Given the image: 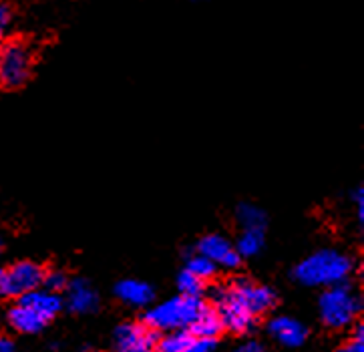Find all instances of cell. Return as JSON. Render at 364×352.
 I'll list each match as a JSON object with an SVG mask.
<instances>
[{
  "label": "cell",
  "instance_id": "1",
  "mask_svg": "<svg viewBox=\"0 0 364 352\" xmlns=\"http://www.w3.org/2000/svg\"><path fill=\"white\" fill-rule=\"evenodd\" d=\"M354 270L350 256L338 250H318L304 258L294 268V280L310 288H330L336 284H346Z\"/></svg>",
  "mask_w": 364,
  "mask_h": 352
},
{
  "label": "cell",
  "instance_id": "2",
  "mask_svg": "<svg viewBox=\"0 0 364 352\" xmlns=\"http://www.w3.org/2000/svg\"><path fill=\"white\" fill-rule=\"evenodd\" d=\"M205 302L201 298H191L179 294L176 298H169L161 304H155L145 312V326L151 330H189V326L198 320L205 310Z\"/></svg>",
  "mask_w": 364,
  "mask_h": 352
},
{
  "label": "cell",
  "instance_id": "3",
  "mask_svg": "<svg viewBox=\"0 0 364 352\" xmlns=\"http://www.w3.org/2000/svg\"><path fill=\"white\" fill-rule=\"evenodd\" d=\"M320 318L328 329L341 330L350 326L363 310V300L348 284L330 286L318 300Z\"/></svg>",
  "mask_w": 364,
  "mask_h": 352
},
{
  "label": "cell",
  "instance_id": "4",
  "mask_svg": "<svg viewBox=\"0 0 364 352\" xmlns=\"http://www.w3.org/2000/svg\"><path fill=\"white\" fill-rule=\"evenodd\" d=\"M33 48L21 38L6 41L0 45V87L18 89L33 75Z\"/></svg>",
  "mask_w": 364,
  "mask_h": 352
},
{
  "label": "cell",
  "instance_id": "5",
  "mask_svg": "<svg viewBox=\"0 0 364 352\" xmlns=\"http://www.w3.org/2000/svg\"><path fill=\"white\" fill-rule=\"evenodd\" d=\"M213 304H215V312L222 318L223 330H232L234 334H246L254 329L256 324V316L250 314L244 306L235 300L228 284L225 286H218L212 294Z\"/></svg>",
  "mask_w": 364,
  "mask_h": 352
},
{
  "label": "cell",
  "instance_id": "6",
  "mask_svg": "<svg viewBox=\"0 0 364 352\" xmlns=\"http://www.w3.org/2000/svg\"><path fill=\"white\" fill-rule=\"evenodd\" d=\"M45 270L36 262H16L4 270V290L2 298H21L24 294L43 288Z\"/></svg>",
  "mask_w": 364,
  "mask_h": 352
},
{
  "label": "cell",
  "instance_id": "7",
  "mask_svg": "<svg viewBox=\"0 0 364 352\" xmlns=\"http://www.w3.org/2000/svg\"><path fill=\"white\" fill-rule=\"evenodd\" d=\"M228 288H230V292H232L235 300L256 318L272 310L274 304H276V292L268 286L254 284V282L240 278V280L228 284Z\"/></svg>",
  "mask_w": 364,
  "mask_h": 352
},
{
  "label": "cell",
  "instance_id": "8",
  "mask_svg": "<svg viewBox=\"0 0 364 352\" xmlns=\"http://www.w3.org/2000/svg\"><path fill=\"white\" fill-rule=\"evenodd\" d=\"M157 332L145 324L125 322L113 334V351L115 352H155Z\"/></svg>",
  "mask_w": 364,
  "mask_h": 352
},
{
  "label": "cell",
  "instance_id": "9",
  "mask_svg": "<svg viewBox=\"0 0 364 352\" xmlns=\"http://www.w3.org/2000/svg\"><path fill=\"white\" fill-rule=\"evenodd\" d=\"M198 254L212 260L218 268H225V270H234L240 266L242 256L237 254L235 246L220 234H208L198 242Z\"/></svg>",
  "mask_w": 364,
  "mask_h": 352
},
{
  "label": "cell",
  "instance_id": "10",
  "mask_svg": "<svg viewBox=\"0 0 364 352\" xmlns=\"http://www.w3.org/2000/svg\"><path fill=\"white\" fill-rule=\"evenodd\" d=\"M65 292L67 296L63 304H67V308L75 314H89V312H95L99 306V296L95 292V288L82 278H75L69 282Z\"/></svg>",
  "mask_w": 364,
  "mask_h": 352
},
{
  "label": "cell",
  "instance_id": "11",
  "mask_svg": "<svg viewBox=\"0 0 364 352\" xmlns=\"http://www.w3.org/2000/svg\"><path fill=\"white\" fill-rule=\"evenodd\" d=\"M268 332L272 334V338L276 342H280L288 348H296L302 346L308 336V329L300 320L290 316H276L272 318L268 324Z\"/></svg>",
  "mask_w": 364,
  "mask_h": 352
},
{
  "label": "cell",
  "instance_id": "12",
  "mask_svg": "<svg viewBox=\"0 0 364 352\" xmlns=\"http://www.w3.org/2000/svg\"><path fill=\"white\" fill-rule=\"evenodd\" d=\"M18 304L26 306V308H31L33 312H36L41 318H45V320H53V318L59 314L60 310H63V298H60V294L57 292H50L47 288H36L33 292L24 294L18 298Z\"/></svg>",
  "mask_w": 364,
  "mask_h": 352
},
{
  "label": "cell",
  "instance_id": "13",
  "mask_svg": "<svg viewBox=\"0 0 364 352\" xmlns=\"http://www.w3.org/2000/svg\"><path fill=\"white\" fill-rule=\"evenodd\" d=\"M115 294L117 298L123 302V304L133 306V308H145L153 302V288L143 280H133V278H127V280H121L115 286Z\"/></svg>",
  "mask_w": 364,
  "mask_h": 352
},
{
  "label": "cell",
  "instance_id": "14",
  "mask_svg": "<svg viewBox=\"0 0 364 352\" xmlns=\"http://www.w3.org/2000/svg\"><path fill=\"white\" fill-rule=\"evenodd\" d=\"M6 320H9L11 329L21 332V334H36L48 324L45 318H41L31 308L18 304V302L6 312Z\"/></svg>",
  "mask_w": 364,
  "mask_h": 352
},
{
  "label": "cell",
  "instance_id": "15",
  "mask_svg": "<svg viewBox=\"0 0 364 352\" xmlns=\"http://www.w3.org/2000/svg\"><path fill=\"white\" fill-rule=\"evenodd\" d=\"M189 332L200 338H218L223 332V324L215 308L205 306V310L198 316V320L189 326Z\"/></svg>",
  "mask_w": 364,
  "mask_h": 352
},
{
  "label": "cell",
  "instance_id": "16",
  "mask_svg": "<svg viewBox=\"0 0 364 352\" xmlns=\"http://www.w3.org/2000/svg\"><path fill=\"white\" fill-rule=\"evenodd\" d=\"M193 342L196 336L189 330H171L157 338L155 352H193Z\"/></svg>",
  "mask_w": 364,
  "mask_h": 352
},
{
  "label": "cell",
  "instance_id": "17",
  "mask_svg": "<svg viewBox=\"0 0 364 352\" xmlns=\"http://www.w3.org/2000/svg\"><path fill=\"white\" fill-rule=\"evenodd\" d=\"M266 244V230H242L234 246L242 258L258 256Z\"/></svg>",
  "mask_w": 364,
  "mask_h": 352
},
{
  "label": "cell",
  "instance_id": "18",
  "mask_svg": "<svg viewBox=\"0 0 364 352\" xmlns=\"http://www.w3.org/2000/svg\"><path fill=\"white\" fill-rule=\"evenodd\" d=\"M235 220L242 230H266V211L254 203H240L235 210Z\"/></svg>",
  "mask_w": 364,
  "mask_h": 352
},
{
  "label": "cell",
  "instance_id": "19",
  "mask_svg": "<svg viewBox=\"0 0 364 352\" xmlns=\"http://www.w3.org/2000/svg\"><path fill=\"white\" fill-rule=\"evenodd\" d=\"M186 270L191 272L193 276H198L200 280L208 282L212 280L213 276H215V272H218V266L213 264L212 260H208L205 256H201V254H191L188 258V264H186Z\"/></svg>",
  "mask_w": 364,
  "mask_h": 352
},
{
  "label": "cell",
  "instance_id": "20",
  "mask_svg": "<svg viewBox=\"0 0 364 352\" xmlns=\"http://www.w3.org/2000/svg\"><path fill=\"white\" fill-rule=\"evenodd\" d=\"M177 288L183 296H191V298H201V294L205 292V282L200 280L198 276H193L191 272L183 270L177 278Z\"/></svg>",
  "mask_w": 364,
  "mask_h": 352
},
{
  "label": "cell",
  "instance_id": "21",
  "mask_svg": "<svg viewBox=\"0 0 364 352\" xmlns=\"http://www.w3.org/2000/svg\"><path fill=\"white\" fill-rule=\"evenodd\" d=\"M69 284V278L67 274L60 270H53V272H45V280H43V288H47L50 292H63Z\"/></svg>",
  "mask_w": 364,
  "mask_h": 352
},
{
  "label": "cell",
  "instance_id": "22",
  "mask_svg": "<svg viewBox=\"0 0 364 352\" xmlns=\"http://www.w3.org/2000/svg\"><path fill=\"white\" fill-rule=\"evenodd\" d=\"M338 352H364V326L363 324H358L356 329H354V334L350 341L346 342V344H342Z\"/></svg>",
  "mask_w": 364,
  "mask_h": 352
},
{
  "label": "cell",
  "instance_id": "23",
  "mask_svg": "<svg viewBox=\"0 0 364 352\" xmlns=\"http://www.w3.org/2000/svg\"><path fill=\"white\" fill-rule=\"evenodd\" d=\"M12 24V9L9 2L0 0V35Z\"/></svg>",
  "mask_w": 364,
  "mask_h": 352
},
{
  "label": "cell",
  "instance_id": "24",
  "mask_svg": "<svg viewBox=\"0 0 364 352\" xmlns=\"http://www.w3.org/2000/svg\"><path fill=\"white\" fill-rule=\"evenodd\" d=\"M353 200H354V206H356V215H358V222L363 223L364 222V191H363V188L354 189Z\"/></svg>",
  "mask_w": 364,
  "mask_h": 352
},
{
  "label": "cell",
  "instance_id": "25",
  "mask_svg": "<svg viewBox=\"0 0 364 352\" xmlns=\"http://www.w3.org/2000/svg\"><path fill=\"white\" fill-rule=\"evenodd\" d=\"M234 352H264V346L256 341H247L244 344H240Z\"/></svg>",
  "mask_w": 364,
  "mask_h": 352
},
{
  "label": "cell",
  "instance_id": "26",
  "mask_svg": "<svg viewBox=\"0 0 364 352\" xmlns=\"http://www.w3.org/2000/svg\"><path fill=\"white\" fill-rule=\"evenodd\" d=\"M0 352H14V344H12L11 338L0 336Z\"/></svg>",
  "mask_w": 364,
  "mask_h": 352
},
{
  "label": "cell",
  "instance_id": "27",
  "mask_svg": "<svg viewBox=\"0 0 364 352\" xmlns=\"http://www.w3.org/2000/svg\"><path fill=\"white\" fill-rule=\"evenodd\" d=\"M2 290H4V270L0 268V298H2Z\"/></svg>",
  "mask_w": 364,
  "mask_h": 352
},
{
  "label": "cell",
  "instance_id": "28",
  "mask_svg": "<svg viewBox=\"0 0 364 352\" xmlns=\"http://www.w3.org/2000/svg\"><path fill=\"white\" fill-rule=\"evenodd\" d=\"M2 250H4V242H2V238H0V256H2Z\"/></svg>",
  "mask_w": 364,
  "mask_h": 352
}]
</instances>
